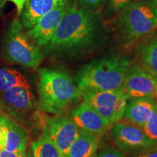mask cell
<instances>
[{
    "mask_svg": "<svg viewBox=\"0 0 157 157\" xmlns=\"http://www.w3.org/2000/svg\"><path fill=\"white\" fill-rule=\"evenodd\" d=\"M121 90L128 100L140 98L155 99L157 79L140 66L132 65Z\"/></svg>",
    "mask_w": 157,
    "mask_h": 157,
    "instance_id": "ba28073f",
    "label": "cell"
},
{
    "mask_svg": "<svg viewBox=\"0 0 157 157\" xmlns=\"http://www.w3.org/2000/svg\"><path fill=\"white\" fill-rule=\"evenodd\" d=\"M5 129L0 125V146H5Z\"/></svg>",
    "mask_w": 157,
    "mask_h": 157,
    "instance_id": "4316f807",
    "label": "cell"
},
{
    "mask_svg": "<svg viewBox=\"0 0 157 157\" xmlns=\"http://www.w3.org/2000/svg\"><path fill=\"white\" fill-rule=\"evenodd\" d=\"M3 54L8 61L31 68H38L44 58L40 48L29 40L17 19L12 22L6 33Z\"/></svg>",
    "mask_w": 157,
    "mask_h": 157,
    "instance_id": "5b68a950",
    "label": "cell"
},
{
    "mask_svg": "<svg viewBox=\"0 0 157 157\" xmlns=\"http://www.w3.org/2000/svg\"><path fill=\"white\" fill-rule=\"evenodd\" d=\"M0 125L5 132L4 150L8 151H26L29 133L10 118L5 114L0 115Z\"/></svg>",
    "mask_w": 157,
    "mask_h": 157,
    "instance_id": "4fadbf2b",
    "label": "cell"
},
{
    "mask_svg": "<svg viewBox=\"0 0 157 157\" xmlns=\"http://www.w3.org/2000/svg\"><path fill=\"white\" fill-rule=\"evenodd\" d=\"M31 150L33 157H63L44 129L38 140L32 143Z\"/></svg>",
    "mask_w": 157,
    "mask_h": 157,
    "instance_id": "ac0fdd59",
    "label": "cell"
},
{
    "mask_svg": "<svg viewBox=\"0 0 157 157\" xmlns=\"http://www.w3.org/2000/svg\"><path fill=\"white\" fill-rule=\"evenodd\" d=\"M155 99L157 101V90H156V97H155Z\"/></svg>",
    "mask_w": 157,
    "mask_h": 157,
    "instance_id": "4dcf8cb0",
    "label": "cell"
},
{
    "mask_svg": "<svg viewBox=\"0 0 157 157\" xmlns=\"http://www.w3.org/2000/svg\"><path fill=\"white\" fill-rule=\"evenodd\" d=\"M101 17L93 10L84 9L75 2L63 17L45 52L78 56L101 44L103 38Z\"/></svg>",
    "mask_w": 157,
    "mask_h": 157,
    "instance_id": "6da1fadb",
    "label": "cell"
},
{
    "mask_svg": "<svg viewBox=\"0 0 157 157\" xmlns=\"http://www.w3.org/2000/svg\"><path fill=\"white\" fill-rule=\"evenodd\" d=\"M2 3H3V0H0V7H1V6L2 5Z\"/></svg>",
    "mask_w": 157,
    "mask_h": 157,
    "instance_id": "f546056e",
    "label": "cell"
},
{
    "mask_svg": "<svg viewBox=\"0 0 157 157\" xmlns=\"http://www.w3.org/2000/svg\"><path fill=\"white\" fill-rule=\"evenodd\" d=\"M83 101L111 124L123 118L128 99L121 90H94L80 92Z\"/></svg>",
    "mask_w": 157,
    "mask_h": 157,
    "instance_id": "8992f818",
    "label": "cell"
},
{
    "mask_svg": "<svg viewBox=\"0 0 157 157\" xmlns=\"http://www.w3.org/2000/svg\"><path fill=\"white\" fill-rule=\"evenodd\" d=\"M141 1L144 2H146L147 4H149V5H151L157 7V0H141Z\"/></svg>",
    "mask_w": 157,
    "mask_h": 157,
    "instance_id": "83f0119b",
    "label": "cell"
},
{
    "mask_svg": "<svg viewBox=\"0 0 157 157\" xmlns=\"http://www.w3.org/2000/svg\"><path fill=\"white\" fill-rule=\"evenodd\" d=\"M135 157H157V144L136 153Z\"/></svg>",
    "mask_w": 157,
    "mask_h": 157,
    "instance_id": "cb8c5ba5",
    "label": "cell"
},
{
    "mask_svg": "<svg viewBox=\"0 0 157 157\" xmlns=\"http://www.w3.org/2000/svg\"><path fill=\"white\" fill-rule=\"evenodd\" d=\"M109 7L111 12L121 11V10L126 7L136 0H109Z\"/></svg>",
    "mask_w": 157,
    "mask_h": 157,
    "instance_id": "44dd1931",
    "label": "cell"
},
{
    "mask_svg": "<svg viewBox=\"0 0 157 157\" xmlns=\"http://www.w3.org/2000/svg\"><path fill=\"white\" fill-rule=\"evenodd\" d=\"M97 157H125L124 153L114 147H107L98 151Z\"/></svg>",
    "mask_w": 157,
    "mask_h": 157,
    "instance_id": "7402d4cb",
    "label": "cell"
},
{
    "mask_svg": "<svg viewBox=\"0 0 157 157\" xmlns=\"http://www.w3.org/2000/svg\"><path fill=\"white\" fill-rule=\"evenodd\" d=\"M81 7L89 10H94L104 5L105 0H78Z\"/></svg>",
    "mask_w": 157,
    "mask_h": 157,
    "instance_id": "603a6c76",
    "label": "cell"
},
{
    "mask_svg": "<svg viewBox=\"0 0 157 157\" xmlns=\"http://www.w3.org/2000/svg\"><path fill=\"white\" fill-rule=\"evenodd\" d=\"M62 0H26L21 14V23L25 29H30L41 17L55 8Z\"/></svg>",
    "mask_w": 157,
    "mask_h": 157,
    "instance_id": "9a60e30c",
    "label": "cell"
},
{
    "mask_svg": "<svg viewBox=\"0 0 157 157\" xmlns=\"http://www.w3.org/2000/svg\"><path fill=\"white\" fill-rule=\"evenodd\" d=\"M6 109L14 117L24 115L34 105V96L31 88L15 87L3 92Z\"/></svg>",
    "mask_w": 157,
    "mask_h": 157,
    "instance_id": "7c38bea8",
    "label": "cell"
},
{
    "mask_svg": "<svg viewBox=\"0 0 157 157\" xmlns=\"http://www.w3.org/2000/svg\"><path fill=\"white\" fill-rule=\"evenodd\" d=\"M131 66L122 57L98 59L82 66L74 80L80 92L121 90Z\"/></svg>",
    "mask_w": 157,
    "mask_h": 157,
    "instance_id": "7a4b0ae2",
    "label": "cell"
},
{
    "mask_svg": "<svg viewBox=\"0 0 157 157\" xmlns=\"http://www.w3.org/2000/svg\"><path fill=\"white\" fill-rule=\"evenodd\" d=\"M110 134L117 148L127 154H135L157 144L147 137L142 128L130 123L115 124Z\"/></svg>",
    "mask_w": 157,
    "mask_h": 157,
    "instance_id": "52a82bcc",
    "label": "cell"
},
{
    "mask_svg": "<svg viewBox=\"0 0 157 157\" xmlns=\"http://www.w3.org/2000/svg\"><path fill=\"white\" fill-rule=\"evenodd\" d=\"M3 150H4V147L0 146V155H1V153H2V151Z\"/></svg>",
    "mask_w": 157,
    "mask_h": 157,
    "instance_id": "f1b7e54d",
    "label": "cell"
},
{
    "mask_svg": "<svg viewBox=\"0 0 157 157\" xmlns=\"http://www.w3.org/2000/svg\"><path fill=\"white\" fill-rule=\"evenodd\" d=\"M141 66L157 79V38L145 44L140 51Z\"/></svg>",
    "mask_w": 157,
    "mask_h": 157,
    "instance_id": "e0dca14e",
    "label": "cell"
},
{
    "mask_svg": "<svg viewBox=\"0 0 157 157\" xmlns=\"http://www.w3.org/2000/svg\"><path fill=\"white\" fill-rule=\"evenodd\" d=\"M72 120L78 130L93 133L102 136L113 125L83 101L74 109Z\"/></svg>",
    "mask_w": 157,
    "mask_h": 157,
    "instance_id": "8fae6325",
    "label": "cell"
},
{
    "mask_svg": "<svg viewBox=\"0 0 157 157\" xmlns=\"http://www.w3.org/2000/svg\"><path fill=\"white\" fill-rule=\"evenodd\" d=\"M44 129L63 157L67 156L70 146L79 132L71 118L63 116L50 118Z\"/></svg>",
    "mask_w": 157,
    "mask_h": 157,
    "instance_id": "30bf717a",
    "label": "cell"
},
{
    "mask_svg": "<svg viewBox=\"0 0 157 157\" xmlns=\"http://www.w3.org/2000/svg\"><path fill=\"white\" fill-rule=\"evenodd\" d=\"M142 129L150 140L157 143V104L151 117L143 126Z\"/></svg>",
    "mask_w": 157,
    "mask_h": 157,
    "instance_id": "ffe728a7",
    "label": "cell"
},
{
    "mask_svg": "<svg viewBox=\"0 0 157 157\" xmlns=\"http://www.w3.org/2000/svg\"><path fill=\"white\" fill-rule=\"evenodd\" d=\"M0 157H28L26 151H8L3 150L1 153Z\"/></svg>",
    "mask_w": 157,
    "mask_h": 157,
    "instance_id": "d4e9b609",
    "label": "cell"
},
{
    "mask_svg": "<svg viewBox=\"0 0 157 157\" xmlns=\"http://www.w3.org/2000/svg\"><path fill=\"white\" fill-rule=\"evenodd\" d=\"M39 104L45 112L58 115L81 96L74 80L63 71L39 70Z\"/></svg>",
    "mask_w": 157,
    "mask_h": 157,
    "instance_id": "3957f363",
    "label": "cell"
},
{
    "mask_svg": "<svg viewBox=\"0 0 157 157\" xmlns=\"http://www.w3.org/2000/svg\"><path fill=\"white\" fill-rule=\"evenodd\" d=\"M7 1H10L11 2L14 3L15 5L16 6V8L17 10V15H21V13H22L23 7L25 2H26V0H7Z\"/></svg>",
    "mask_w": 157,
    "mask_h": 157,
    "instance_id": "484cf974",
    "label": "cell"
},
{
    "mask_svg": "<svg viewBox=\"0 0 157 157\" xmlns=\"http://www.w3.org/2000/svg\"><path fill=\"white\" fill-rule=\"evenodd\" d=\"M157 28V7L135 2L121 10L118 29L125 42L132 43Z\"/></svg>",
    "mask_w": 157,
    "mask_h": 157,
    "instance_id": "277c9868",
    "label": "cell"
},
{
    "mask_svg": "<svg viewBox=\"0 0 157 157\" xmlns=\"http://www.w3.org/2000/svg\"><path fill=\"white\" fill-rule=\"evenodd\" d=\"M101 136L79 130L66 157H97Z\"/></svg>",
    "mask_w": 157,
    "mask_h": 157,
    "instance_id": "2e32d148",
    "label": "cell"
},
{
    "mask_svg": "<svg viewBox=\"0 0 157 157\" xmlns=\"http://www.w3.org/2000/svg\"><path fill=\"white\" fill-rule=\"evenodd\" d=\"M71 5L70 0H62L55 8L41 17L34 26L29 29V36L39 46H46L52 39Z\"/></svg>",
    "mask_w": 157,
    "mask_h": 157,
    "instance_id": "9c48e42d",
    "label": "cell"
},
{
    "mask_svg": "<svg viewBox=\"0 0 157 157\" xmlns=\"http://www.w3.org/2000/svg\"><path fill=\"white\" fill-rule=\"evenodd\" d=\"M15 87L31 88L24 76L17 71L10 68H0V90H5Z\"/></svg>",
    "mask_w": 157,
    "mask_h": 157,
    "instance_id": "d6986e66",
    "label": "cell"
},
{
    "mask_svg": "<svg viewBox=\"0 0 157 157\" xmlns=\"http://www.w3.org/2000/svg\"><path fill=\"white\" fill-rule=\"evenodd\" d=\"M156 104L157 101L154 98L129 99L127 101L123 118L130 124L142 128L151 116Z\"/></svg>",
    "mask_w": 157,
    "mask_h": 157,
    "instance_id": "5bb4252c",
    "label": "cell"
}]
</instances>
